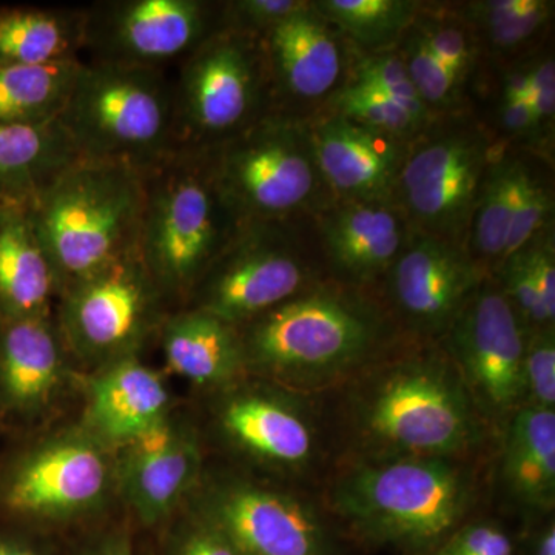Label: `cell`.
Listing matches in <instances>:
<instances>
[{
	"label": "cell",
	"mask_w": 555,
	"mask_h": 555,
	"mask_svg": "<svg viewBox=\"0 0 555 555\" xmlns=\"http://www.w3.org/2000/svg\"><path fill=\"white\" fill-rule=\"evenodd\" d=\"M144 171L80 158L31 201L60 294L139 254Z\"/></svg>",
	"instance_id": "cell-1"
},
{
	"label": "cell",
	"mask_w": 555,
	"mask_h": 555,
	"mask_svg": "<svg viewBox=\"0 0 555 555\" xmlns=\"http://www.w3.org/2000/svg\"><path fill=\"white\" fill-rule=\"evenodd\" d=\"M243 225L219 189L210 150H175L144 171L139 258L163 298L195 291Z\"/></svg>",
	"instance_id": "cell-2"
},
{
	"label": "cell",
	"mask_w": 555,
	"mask_h": 555,
	"mask_svg": "<svg viewBox=\"0 0 555 555\" xmlns=\"http://www.w3.org/2000/svg\"><path fill=\"white\" fill-rule=\"evenodd\" d=\"M358 433L382 456L451 459L476 447V404L454 363L420 356L379 369L353 397Z\"/></svg>",
	"instance_id": "cell-3"
},
{
	"label": "cell",
	"mask_w": 555,
	"mask_h": 555,
	"mask_svg": "<svg viewBox=\"0 0 555 555\" xmlns=\"http://www.w3.org/2000/svg\"><path fill=\"white\" fill-rule=\"evenodd\" d=\"M60 122L80 158L147 170L173 152V82L160 68L83 62Z\"/></svg>",
	"instance_id": "cell-4"
},
{
	"label": "cell",
	"mask_w": 555,
	"mask_h": 555,
	"mask_svg": "<svg viewBox=\"0 0 555 555\" xmlns=\"http://www.w3.org/2000/svg\"><path fill=\"white\" fill-rule=\"evenodd\" d=\"M377 320L335 292L297 295L244 324L246 366L297 386L352 371L377 346Z\"/></svg>",
	"instance_id": "cell-5"
},
{
	"label": "cell",
	"mask_w": 555,
	"mask_h": 555,
	"mask_svg": "<svg viewBox=\"0 0 555 555\" xmlns=\"http://www.w3.org/2000/svg\"><path fill=\"white\" fill-rule=\"evenodd\" d=\"M470 492L469 478L451 459L382 456L339 478L332 505L369 534L427 545L465 516Z\"/></svg>",
	"instance_id": "cell-6"
},
{
	"label": "cell",
	"mask_w": 555,
	"mask_h": 555,
	"mask_svg": "<svg viewBox=\"0 0 555 555\" xmlns=\"http://www.w3.org/2000/svg\"><path fill=\"white\" fill-rule=\"evenodd\" d=\"M262 38L218 28L182 60L173 82V152H208L269 116Z\"/></svg>",
	"instance_id": "cell-7"
},
{
	"label": "cell",
	"mask_w": 555,
	"mask_h": 555,
	"mask_svg": "<svg viewBox=\"0 0 555 555\" xmlns=\"http://www.w3.org/2000/svg\"><path fill=\"white\" fill-rule=\"evenodd\" d=\"M210 152L219 189L243 224H280L308 206L321 177L312 137L275 113Z\"/></svg>",
	"instance_id": "cell-8"
},
{
	"label": "cell",
	"mask_w": 555,
	"mask_h": 555,
	"mask_svg": "<svg viewBox=\"0 0 555 555\" xmlns=\"http://www.w3.org/2000/svg\"><path fill=\"white\" fill-rule=\"evenodd\" d=\"M62 339L91 361L119 360L158 324L163 295L138 255L62 294Z\"/></svg>",
	"instance_id": "cell-9"
},
{
	"label": "cell",
	"mask_w": 555,
	"mask_h": 555,
	"mask_svg": "<svg viewBox=\"0 0 555 555\" xmlns=\"http://www.w3.org/2000/svg\"><path fill=\"white\" fill-rule=\"evenodd\" d=\"M276 229L244 224L193 291V309L238 328L297 297L306 269Z\"/></svg>",
	"instance_id": "cell-10"
},
{
	"label": "cell",
	"mask_w": 555,
	"mask_h": 555,
	"mask_svg": "<svg viewBox=\"0 0 555 555\" xmlns=\"http://www.w3.org/2000/svg\"><path fill=\"white\" fill-rule=\"evenodd\" d=\"M218 28L203 0L105 2L86 10V49L94 62L163 69Z\"/></svg>",
	"instance_id": "cell-11"
},
{
	"label": "cell",
	"mask_w": 555,
	"mask_h": 555,
	"mask_svg": "<svg viewBox=\"0 0 555 555\" xmlns=\"http://www.w3.org/2000/svg\"><path fill=\"white\" fill-rule=\"evenodd\" d=\"M525 327L505 294L485 286L451 326L454 366L474 404L489 415L525 404Z\"/></svg>",
	"instance_id": "cell-12"
},
{
	"label": "cell",
	"mask_w": 555,
	"mask_h": 555,
	"mask_svg": "<svg viewBox=\"0 0 555 555\" xmlns=\"http://www.w3.org/2000/svg\"><path fill=\"white\" fill-rule=\"evenodd\" d=\"M485 141L473 133L444 134L409 156L400 188L412 217L429 236L451 238L466 229L480 193Z\"/></svg>",
	"instance_id": "cell-13"
},
{
	"label": "cell",
	"mask_w": 555,
	"mask_h": 555,
	"mask_svg": "<svg viewBox=\"0 0 555 555\" xmlns=\"http://www.w3.org/2000/svg\"><path fill=\"white\" fill-rule=\"evenodd\" d=\"M208 525L240 555H321L323 528L315 514L294 496L233 481L206 500Z\"/></svg>",
	"instance_id": "cell-14"
},
{
	"label": "cell",
	"mask_w": 555,
	"mask_h": 555,
	"mask_svg": "<svg viewBox=\"0 0 555 555\" xmlns=\"http://www.w3.org/2000/svg\"><path fill=\"white\" fill-rule=\"evenodd\" d=\"M108 483V459L101 441L90 434L69 436L25 460L7 489V503L30 516H69L96 505Z\"/></svg>",
	"instance_id": "cell-15"
},
{
	"label": "cell",
	"mask_w": 555,
	"mask_h": 555,
	"mask_svg": "<svg viewBox=\"0 0 555 555\" xmlns=\"http://www.w3.org/2000/svg\"><path fill=\"white\" fill-rule=\"evenodd\" d=\"M393 297L401 312L425 331L451 328L476 294L477 272L444 240L423 236L393 262Z\"/></svg>",
	"instance_id": "cell-16"
},
{
	"label": "cell",
	"mask_w": 555,
	"mask_h": 555,
	"mask_svg": "<svg viewBox=\"0 0 555 555\" xmlns=\"http://www.w3.org/2000/svg\"><path fill=\"white\" fill-rule=\"evenodd\" d=\"M199 469L201 451L195 437L166 420L127 443L120 485L138 516L153 524L184 499Z\"/></svg>",
	"instance_id": "cell-17"
},
{
	"label": "cell",
	"mask_w": 555,
	"mask_h": 555,
	"mask_svg": "<svg viewBox=\"0 0 555 555\" xmlns=\"http://www.w3.org/2000/svg\"><path fill=\"white\" fill-rule=\"evenodd\" d=\"M219 422L236 447L269 465L299 469L315 456L312 423L297 404L276 393H235L222 404Z\"/></svg>",
	"instance_id": "cell-18"
},
{
	"label": "cell",
	"mask_w": 555,
	"mask_h": 555,
	"mask_svg": "<svg viewBox=\"0 0 555 555\" xmlns=\"http://www.w3.org/2000/svg\"><path fill=\"white\" fill-rule=\"evenodd\" d=\"M169 392L134 356L109 361L90 387L87 422L101 443L127 444L166 422Z\"/></svg>",
	"instance_id": "cell-19"
},
{
	"label": "cell",
	"mask_w": 555,
	"mask_h": 555,
	"mask_svg": "<svg viewBox=\"0 0 555 555\" xmlns=\"http://www.w3.org/2000/svg\"><path fill=\"white\" fill-rule=\"evenodd\" d=\"M321 20L306 3L262 38L270 87L301 100L334 89L341 73V51Z\"/></svg>",
	"instance_id": "cell-20"
},
{
	"label": "cell",
	"mask_w": 555,
	"mask_h": 555,
	"mask_svg": "<svg viewBox=\"0 0 555 555\" xmlns=\"http://www.w3.org/2000/svg\"><path fill=\"white\" fill-rule=\"evenodd\" d=\"M60 284L33 224L30 203L0 201V317H50Z\"/></svg>",
	"instance_id": "cell-21"
},
{
	"label": "cell",
	"mask_w": 555,
	"mask_h": 555,
	"mask_svg": "<svg viewBox=\"0 0 555 555\" xmlns=\"http://www.w3.org/2000/svg\"><path fill=\"white\" fill-rule=\"evenodd\" d=\"M312 142L321 177L350 198L377 199L397 178L392 137L339 116L324 124Z\"/></svg>",
	"instance_id": "cell-22"
},
{
	"label": "cell",
	"mask_w": 555,
	"mask_h": 555,
	"mask_svg": "<svg viewBox=\"0 0 555 555\" xmlns=\"http://www.w3.org/2000/svg\"><path fill=\"white\" fill-rule=\"evenodd\" d=\"M0 390L11 408L30 411L53 397L64 377L62 338L47 318L2 320Z\"/></svg>",
	"instance_id": "cell-23"
},
{
	"label": "cell",
	"mask_w": 555,
	"mask_h": 555,
	"mask_svg": "<svg viewBox=\"0 0 555 555\" xmlns=\"http://www.w3.org/2000/svg\"><path fill=\"white\" fill-rule=\"evenodd\" d=\"M163 327L167 366L179 377L198 386H222L246 367L238 328L204 310H182Z\"/></svg>",
	"instance_id": "cell-24"
},
{
	"label": "cell",
	"mask_w": 555,
	"mask_h": 555,
	"mask_svg": "<svg viewBox=\"0 0 555 555\" xmlns=\"http://www.w3.org/2000/svg\"><path fill=\"white\" fill-rule=\"evenodd\" d=\"M78 159V150L60 120L0 126V201L31 203Z\"/></svg>",
	"instance_id": "cell-25"
},
{
	"label": "cell",
	"mask_w": 555,
	"mask_h": 555,
	"mask_svg": "<svg viewBox=\"0 0 555 555\" xmlns=\"http://www.w3.org/2000/svg\"><path fill=\"white\" fill-rule=\"evenodd\" d=\"M86 49V10L0 11V67L78 61Z\"/></svg>",
	"instance_id": "cell-26"
},
{
	"label": "cell",
	"mask_w": 555,
	"mask_h": 555,
	"mask_svg": "<svg viewBox=\"0 0 555 555\" xmlns=\"http://www.w3.org/2000/svg\"><path fill=\"white\" fill-rule=\"evenodd\" d=\"M503 476L525 505H554L555 411L521 406L514 412L506 430Z\"/></svg>",
	"instance_id": "cell-27"
},
{
	"label": "cell",
	"mask_w": 555,
	"mask_h": 555,
	"mask_svg": "<svg viewBox=\"0 0 555 555\" xmlns=\"http://www.w3.org/2000/svg\"><path fill=\"white\" fill-rule=\"evenodd\" d=\"M326 241L339 268L350 276L366 280L383 272L400 257L404 229L389 208L358 204L331 219Z\"/></svg>",
	"instance_id": "cell-28"
},
{
	"label": "cell",
	"mask_w": 555,
	"mask_h": 555,
	"mask_svg": "<svg viewBox=\"0 0 555 555\" xmlns=\"http://www.w3.org/2000/svg\"><path fill=\"white\" fill-rule=\"evenodd\" d=\"M83 62L0 67V126H42L60 120Z\"/></svg>",
	"instance_id": "cell-29"
},
{
	"label": "cell",
	"mask_w": 555,
	"mask_h": 555,
	"mask_svg": "<svg viewBox=\"0 0 555 555\" xmlns=\"http://www.w3.org/2000/svg\"><path fill=\"white\" fill-rule=\"evenodd\" d=\"M520 164L502 160L488 175L474 208V246L488 258H503L514 206L517 171Z\"/></svg>",
	"instance_id": "cell-30"
},
{
	"label": "cell",
	"mask_w": 555,
	"mask_h": 555,
	"mask_svg": "<svg viewBox=\"0 0 555 555\" xmlns=\"http://www.w3.org/2000/svg\"><path fill=\"white\" fill-rule=\"evenodd\" d=\"M315 5L321 16L369 47L396 38L415 11V3L406 0H323Z\"/></svg>",
	"instance_id": "cell-31"
},
{
	"label": "cell",
	"mask_w": 555,
	"mask_h": 555,
	"mask_svg": "<svg viewBox=\"0 0 555 555\" xmlns=\"http://www.w3.org/2000/svg\"><path fill=\"white\" fill-rule=\"evenodd\" d=\"M470 17L499 50H514L535 36L550 21L546 0H488L470 3Z\"/></svg>",
	"instance_id": "cell-32"
},
{
	"label": "cell",
	"mask_w": 555,
	"mask_h": 555,
	"mask_svg": "<svg viewBox=\"0 0 555 555\" xmlns=\"http://www.w3.org/2000/svg\"><path fill=\"white\" fill-rule=\"evenodd\" d=\"M337 105L341 118L387 137H403L422 122V119L385 93L358 83L347 87L338 94Z\"/></svg>",
	"instance_id": "cell-33"
},
{
	"label": "cell",
	"mask_w": 555,
	"mask_h": 555,
	"mask_svg": "<svg viewBox=\"0 0 555 555\" xmlns=\"http://www.w3.org/2000/svg\"><path fill=\"white\" fill-rule=\"evenodd\" d=\"M503 283L505 288L502 292L516 310L524 327L532 328V332L553 327L554 320L547 315L537 288L529 246L520 248L503 261Z\"/></svg>",
	"instance_id": "cell-34"
},
{
	"label": "cell",
	"mask_w": 555,
	"mask_h": 555,
	"mask_svg": "<svg viewBox=\"0 0 555 555\" xmlns=\"http://www.w3.org/2000/svg\"><path fill=\"white\" fill-rule=\"evenodd\" d=\"M550 207V195L543 185L524 166H518L516 206L502 262L534 240L537 232L546 224Z\"/></svg>",
	"instance_id": "cell-35"
},
{
	"label": "cell",
	"mask_w": 555,
	"mask_h": 555,
	"mask_svg": "<svg viewBox=\"0 0 555 555\" xmlns=\"http://www.w3.org/2000/svg\"><path fill=\"white\" fill-rule=\"evenodd\" d=\"M403 62L423 104L434 107L451 104L460 80L443 62L434 56L433 51L427 49L420 33L409 39L406 60Z\"/></svg>",
	"instance_id": "cell-36"
},
{
	"label": "cell",
	"mask_w": 555,
	"mask_h": 555,
	"mask_svg": "<svg viewBox=\"0 0 555 555\" xmlns=\"http://www.w3.org/2000/svg\"><path fill=\"white\" fill-rule=\"evenodd\" d=\"M525 404L540 409L555 408L554 327L539 328L526 339Z\"/></svg>",
	"instance_id": "cell-37"
},
{
	"label": "cell",
	"mask_w": 555,
	"mask_h": 555,
	"mask_svg": "<svg viewBox=\"0 0 555 555\" xmlns=\"http://www.w3.org/2000/svg\"><path fill=\"white\" fill-rule=\"evenodd\" d=\"M357 83L385 93L390 100L408 108L416 118H425V104L416 94L406 65L398 57L387 54L364 62L358 68Z\"/></svg>",
	"instance_id": "cell-38"
},
{
	"label": "cell",
	"mask_w": 555,
	"mask_h": 555,
	"mask_svg": "<svg viewBox=\"0 0 555 555\" xmlns=\"http://www.w3.org/2000/svg\"><path fill=\"white\" fill-rule=\"evenodd\" d=\"M305 5L298 0H240L222 9L219 28L264 38L272 28Z\"/></svg>",
	"instance_id": "cell-39"
},
{
	"label": "cell",
	"mask_w": 555,
	"mask_h": 555,
	"mask_svg": "<svg viewBox=\"0 0 555 555\" xmlns=\"http://www.w3.org/2000/svg\"><path fill=\"white\" fill-rule=\"evenodd\" d=\"M438 61L443 62L456 79L462 80L473 64V47L463 28L430 22L418 31Z\"/></svg>",
	"instance_id": "cell-40"
},
{
	"label": "cell",
	"mask_w": 555,
	"mask_h": 555,
	"mask_svg": "<svg viewBox=\"0 0 555 555\" xmlns=\"http://www.w3.org/2000/svg\"><path fill=\"white\" fill-rule=\"evenodd\" d=\"M440 555H514V543L500 526L485 521L456 532Z\"/></svg>",
	"instance_id": "cell-41"
},
{
	"label": "cell",
	"mask_w": 555,
	"mask_h": 555,
	"mask_svg": "<svg viewBox=\"0 0 555 555\" xmlns=\"http://www.w3.org/2000/svg\"><path fill=\"white\" fill-rule=\"evenodd\" d=\"M529 105L537 126L543 127L555 115V67L553 60H545L529 69Z\"/></svg>",
	"instance_id": "cell-42"
},
{
	"label": "cell",
	"mask_w": 555,
	"mask_h": 555,
	"mask_svg": "<svg viewBox=\"0 0 555 555\" xmlns=\"http://www.w3.org/2000/svg\"><path fill=\"white\" fill-rule=\"evenodd\" d=\"M531 251L532 270L540 298L545 306L547 315L555 318V257L553 238H546L537 244L532 240L528 244Z\"/></svg>",
	"instance_id": "cell-43"
},
{
	"label": "cell",
	"mask_w": 555,
	"mask_h": 555,
	"mask_svg": "<svg viewBox=\"0 0 555 555\" xmlns=\"http://www.w3.org/2000/svg\"><path fill=\"white\" fill-rule=\"evenodd\" d=\"M179 555H240V553L218 529L208 525L193 532L185 540Z\"/></svg>",
	"instance_id": "cell-44"
},
{
	"label": "cell",
	"mask_w": 555,
	"mask_h": 555,
	"mask_svg": "<svg viewBox=\"0 0 555 555\" xmlns=\"http://www.w3.org/2000/svg\"><path fill=\"white\" fill-rule=\"evenodd\" d=\"M502 119L511 133L520 134V137L539 130L528 101L503 100Z\"/></svg>",
	"instance_id": "cell-45"
},
{
	"label": "cell",
	"mask_w": 555,
	"mask_h": 555,
	"mask_svg": "<svg viewBox=\"0 0 555 555\" xmlns=\"http://www.w3.org/2000/svg\"><path fill=\"white\" fill-rule=\"evenodd\" d=\"M503 100L529 101V75L513 73L505 83V98Z\"/></svg>",
	"instance_id": "cell-46"
},
{
	"label": "cell",
	"mask_w": 555,
	"mask_h": 555,
	"mask_svg": "<svg viewBox=\"0 0 555 555\" xmlns=\"http://www.w3.org/2000/svg\"><path fill=\"white\" fill-rule=\"evenodd\" d=\"M537 555H555L554 525H551L550 528H546V531L543 532L542 537H540L539 550H537Z\"/></svg>",
	"instance_id": "cell-47"
},
{
	"label": "cell",
	"mask_w": 555,
	"mask_h": 555,
	"mask_svg": "<svg viewBox=\"0 0 555 555\" xmlns=\"http://www.w3.org/2000/svg\"><path fill=\"white\" fill-rule=\"evenodd\" d=\"M100 555H131L129 543L118 542L105 547Z\"/></svg>",
	"instance_id": "cell-48"
},
{
	"label": "cell",
	"mask_w": 555,
	"mask_h": 555,
	"mask_svg": "<svg viewBox=\"0 0 555 555\" xmlns=\"http://www.w3.org/2000/svg\"><path fill=\"white\" fill-rule=\"evenodd\" d=\"M0 555H35L31 551L24 547L11 545V543L0 542Z\"/></svg>",
	"instance_id": "cell-49"
}]
</instances>
